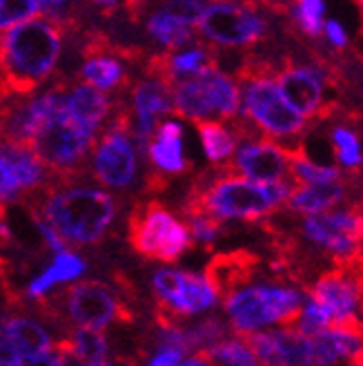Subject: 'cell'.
Listing matches in <instances>:
<instances>
[{
	"mask_svg": "<svg viewBox=\"0 0 363 366\" xmlns=\"http://www.w3.org/2000/svg\"><path fill=\"white\" fill-rule=\"evenodd\" d=\"M63 34L47 18H29L0 34V99L31 94L56 69Z\"/></svg>",
	"mask_w": 363,
	"mask_h": 366,
	"instance_id": "cell-1",
	"label": "cell"
},
{
	"mask_svg": "<svg viewBox=\"0 0 363 366\" xmlns=\"http://www.w3.org/2000/svg\"><path fill=\"white\" fill-rule=\"evenodd\" d=\"M295 183L287 181H252L241 174H221L208 186L196 188L188 201V212H205L214 219H254L279 210Z\"/></svg>",
	"mask_w": 363,
	"mask_h": 366,
	"instance_id": "cell-2",
	"label": "cell"
},
{
	"mask_svg": "<svg viewBox=\"0 0 363 366\" xmlns=\"http://www.w3.org/2000/svg\"><path fill=\"white\" fill-rule=\"evenodd\" d=\"M116 212V199L110 192L89 186H63L47 192L41 219L65 242L85 246L101 239L114 224Z\"/></svg>",
	"mask_w": 363,
	"mask_h": 366,
	"instance_id": "cell-3",
	"label": "cell"
},
{
	"mask_svg": "<svg viewBox=\"0 0 363 366\" xmlns=\"http://www.w3.org/2000/svg\"><path fill=\"white\" fill-rule=\"evenodd\" d=\"M174 112L190 121L234 119L241 112V89L214 63L198 74L172 83Z\"/></svg>",
	"mask_w": 363,
	"mask_h": 366,
	"instance_id": "cell-4",
	"label": "cell"
},
{
	"mask_svg": "<svg viewBox=\"0 0 363 366\" xmlns=\"http://www.w3.org/2000/svg\"><path fill=\"white\" fill-rule=\"evenodd\" d=\"M98 132L81 123L76 117H71L63 101H61V87H58V101L53 112L41 125V130L29 141V148L36 152L45 168H53L58 172H74L78 170L89 150L94 148Z\"/></svg>",
	"mask_w": 363,
	"mask_h": 366,
	"instance_id": "cell-5",
	"label": "cell"
},
{
	"mask_svg": "<svg viewBox=\"0 0 363 366\" xmlns=\"http://www.w3.org/2000/svg\"><path fill=\"white\" fill-rule=\"evenodd\" d=\"M303 295L283 286H243L225 300V310L237 333H252L270 324L292 326L301 313Z\"/></svg>",
	"mask_w": 363,
	"mask_h": 366,
	"instance_id": "cell-6",
	"label": "cell"
},
{
	"mask_svg": "<svg viewBox=\"0 0 363 366\" xmlns=\"http://www.w3.org/2000/svg\"><path fill=\"white\" fill-rule=\"evenodd\" d=\"M239 89L241 112L267 137L287 141L305 132V119L283 99L277 81L272 76L263 74V71H252Z\"/></svg>",
	"mask_w": 363,
	"mask_h": 366,
	"instance_id": "cell-7",
	"label": "cell"
},
{
	"mask_svg": "<svg viewBox=\"0 0 363 366\" xmlns=\"http://www.w3.org/2000/svg\"><path fill=\"white\" fill-rule=\"evenodd\" d=\"M130 244L154 262H176L192 246L190 228L160 204H145L130 217Z\"/></svg>",
	"mask_w": 363,
	"mask_h": 366,
	"instance_id": "cell-8",
	"label": "cell"
},
{
	"mask_svg": "<svg viewBox=\"0 0 363 366\" xmlns=\"http://www.w3.org/2000/svg\"><path fill=\"white\" fill-rule=\"evenodd\" d=\"M301 232L307 242L334 254L337 266H361V208L305 214Z\"/></svg>",
	"mask_w": 363,
	"mask_h": 366,
	"instance_id": "cell-9",
	"label": "cell"
},
{
	"mask_svg": "<svg viewBox=\"0 0 363 366\" xmlns=\"http://www.w3.org/2000/svg\"><path fill=\"white\" fill-rule=\"evenodd\" d=\"M94 177L107 188L125 190L138 174V148L130 137V114L121 112L92 148Z\"/></svg>",
	"mask_w": 363,
	"mask_h": 366,
	"instance_id": "cell-10",
	"label": "cell"
},
{
	"mask_svg": "<svg viewBox=\"0 0 363 366\" xmlns=\"http://www.w3.org/2000/svg\"><path fill=\"white\" fill-rule=\"evenodd\" d=\"M160 328L178 326V315H196L216 304V295L203 274L163 268L154 274Z\"/></svg>",
	"mask_w": 363,
	"mask_h": 366,
	"instance_id": "cell-11",
	"label": "cell"
},
{
	"mask_svg": "<svg viewBox=\"0 0 363 366\" xmlns=\"http://www.w3.org/2000/svg\"><path fill=\"white\" fill-rule=\"evenodd\" d=\"M196 27L203 39L221 47L254 45L267 31L265 21L252 7L230 3V0H216L205 5Z\"/></svg>",
	"mask_w": 363,
	"mask_h": 366,
	"instance_id": "cell-12",
	"label": "cell"
},
{
	"mask_svg": "<svg viewBox=\"0 0 363 366\" xmlns=\"http://www.w3.org/2000/svg\"><path fill=\"white\" fill-rule=\"evenodd\" d=\"M67 315L78 328L103 331L114 322H130L132 315L116 292L101 282H81L65 290Z\"/></svg>",
	"mask_w": 363,
	"mask_h": 366,
	"instance_id": "cell-13",
	"label": "cell"
},
{
	"mask_svg": "<svg viewBox=\"0 0 363 366\" xmlns=\"http://www.w3.org/2000/svg\"><path fill=\"white\" fill-rule=\"evenodd\" d=\"M310 297L330 313L332 322H352L361 304V266H337L323 272L310 288Z\"/></svg>",
	"mask_w": 363,
	"mask_h": 366,
	"instance_id": "cell-14",
	"label": "cell"
},
{
	"mask_svg": "<svg viewBox=\"0 0 363 366\" xmlns=\"http://www.w3.org/2000/svg\"><path fill=\"white\" fill-rule=\"evenodd\" d=\"M239 335L263 366H315L312 342L307 335L290 331V328L270 333L252 331Z\"/></svg>",
	"mask_w": 363,
	"mask_h": 366,
	"instance_id": "cell-15",
	"label": "cell"
},
{
	"mask_svg": "<svg viewBox=\"0 0 363 366\" xmlns=\"http://www.w3.org/2000/svg\"><path fill=\"white\" fill-rule=\"evenodd\" d=\"M232 166L237 174L252 181H285L290 174V152L270 139H252L250 134L234 150Z\"/></svg>",
	"mask_w": 363,
	"mask_h": 366,
	"instance_id": "cell-16",
	"label": "cell"
},
{
	"mask_svg": "<svg viewBox=\"0 0 363 366\" xmlns=\"http://www.w3.org/2000/svg\"><path fill=\"white\" fill-rule=\"evenodd\" d=\"M132 107H134V134L136 148H143L150 143L154 127L160 117H168L174 112L172 103V83L150 74L140 81L132 92Z\"/></svg>",
	"mask_w": 363,
	"mask_h": 366,
	"instance_id": "cell-17",
	"label": "cell"
},
{
	"mask_svg": "<svg viewBox=\"0 0 363 366\" xmlns=\"http://www.w3.org/2000/svg\"><path fill=\"white\" fill-rule=\"evenodd\" d=\"M283 99L303 119L321 117L325 105V74L310 65H290L275 79Z\"/></svg>",
	"mask_w": 363,
	"mask_h": 366,
	"instance_id": "cell-18",
	"label": "cell"
},
{
	"mask_svg": "<svg viewBox=\"0 0 363 366\" xmlns=\"http://www.w3.org/2000/svg\"><path fill=\"white\" fill-rule=\"evenodd\" d=\"M259 268V257H254L247 250H234V252H223L208 264L205 268V282L214 290L216 300H227L232 292L243 288L252 274Z\"/></svg>",
	"mask_w": 363,
	"mask_h": 366,
	"instance_id": "cell-19",
	"label": "cell"
},
{
	"mask_svg": "<svg viewBox=\"0 0 363 366\" xmlns=\"http://www.w3.org/2000/svg\"><path fill=\"white\" fill-rule=\"evenodd\" d=\"M148 154L152 166L165 174H180L188 170L185 143H183V125L178 121L156 123L154 134L148 143Z\"/></svg>",
	"mask_w": 363,
	"mask_h": 366,
	"instance_id": "cell-20",
	"label": "cell"
},
{
	"mask_svg": "<svg viewBox=\"0 0 363 366\" xmlns=\"http://www.w3.org/2000/svg\"><path fill=\"white\" fill-rule=\"evenodd\" d=\"M61 101L71 117H76L81 123L96 132H101L103 123L112 114V103L105 97V92L89 87L85 83L71 85L67 89L61 87Z\"/></svg>",
	"mask_w": 363,
	"mask_h": 366,
	"instance_id": "cell-21",
	"label": "cell"
},
{
	"mask_svg": "<svg viewBox=\"0 0 363 366\" xmlns=\"http://www.w3.org/2000/svg\"><path fill=\"white\" fill-rule=\"evenodd\" d=\"M348 194L343 179L328 183H297L287 194V208L299 214H317L332 210Z\"/></svg>",
	"mask_w": 363,
	"mask_h": 366,
	"instance_id": "cell-22",
	"label": "cell"
},
{
	"mask_svg": "<svg viewBox=\"0 0 363 366\" xmlns=\"http://www.w3.org/2000/svg\"><path fill=\"white\" fill-rule=\"evenodd\" d=\"M0 157H3L18 181L21 190H36L41 188L47 179L45 163L36 157V152L25 143H18L11 139H0Z\"/></svg>",
	"mask_w": 363,
	"mask_h": 366,
	"instance_id": "cell-23",
	"label": "cell"
},
{
	"mask_svg": "<svg viewBox=\"0 0 363 366\" xmlns=\"http://www.w3.org/2000/svg\"><path fill=\"white\" fill-rule=\"evenodd\" d=\"M85 270H87V264H85L83 257H78L76 252L61 250V252H56L53 262L29 284V295L31 297H43L56 284L78 280Z\"/></svg>",
	"mask_w": 363,
	"mask_h": 366,
	"instance_id": "cell-24",
	"label": "cell"
},
{
	"mask_svg": "<svg viewBox=\"0 0 363 366\" xmlns=\"http://www.w3.org/2000/svg\"><path fill=\"white\" fill-rule=\"evenodd\" d=\"M125 65L112 54H92L81 67V79L85 85L101 92H112L125 83Z\"/></svg>",
	"mask_w": 363,
	"mask_h": 366,
	"instance_id": "cell-25",
	"label": "cell"
},
{
	"mask_svg": "<svg viewBox=\"0 0 363 366\" xmlns=\"http://www.w3.org/2000/svg\"><path fill=\"white\" fill-rule=\"evenodd\" d=\"M196 130H198V137H201L203 152L212 163L221 166V163H227L232 159L234 150H237V145H239V139L237 134H232L221 121H214V119L196 121Z\"/></svg>",
	"mask_w": 363,
	"mask_h": 366,
	"instance_id": "cell-26",
	"label": "cell"
},
{
	"mask_svg": "<svg viewBox=\"0 0 363 366\" xmlns=\"http://www.w3.org/2000/svg\"><path fill=\"white\" fill-rule=\"evenodd\" d=\"M7 331L21 357L39 355L45 351H51V337L45 328L29 317H9Z\"/></svg>",
	"mask_w": 363,
	"mask_h": 366,
	"instance_id": "cell-27",
	"label": "cell"
},
{
	"mask_svg": "<svg viewBox=\"0 0 363 366\" xmlns=\"http://www.w3.org/2000/svg\"><path fill=\"white\" fill-rule=\"evenodd\" d=\"M148 34L158 45L168 47V49H180L192 43V27L183 25L180 21H176V18H172L170 14L160 11V9L150 14Z\"/></svg>",
	"mask_w": 363,
	"mask_h": 366,
	"instance_id": "cell-28",
	"label": "cell"
},
{
	"mask_svg": "<svg viewBox=\"0 0 363 366\" xmlns=\"http://www.w3.org/2000/svg\"><path fill=\"white\" fill-rule=\"evenodd\" d=\"M290 152V174L297 183H328L339 181L341 172L332 166H321L315 163L303 150H287Z\"/></svg>",
	"mask_w": 363,
	"mask_h": 366,
	"instance_id": "cell-29",
	"label": "cell"
},
{
	"mask_svg": "<svg viewBox=\"0 0 363 366\" xmlns=\"http://www.w3.org/2000/svg\"><path fill=\"white\" fill-rule=\"evenodd\" d=\"M212 360L223 362L227 366H259V360L254 357L250 351V346L243 340H234V337H223L219 342L210 344L208 349H203Z\"/></svg>",
	"mask_w": 363,
	"mask_h": 366,
	"instance_id": "cell-30",
	"label": "cell"
},
{
	"mask_svg": "<svg viewBox=\"0 0 363 366\" xmlns=\"http://www.w3.org/2000/svg\"><path fill=\"white\" fill-rule=\"evenodd\" d=\"M332 148L334 157L343 168L357 170L361 168V143L354 130L346 125H337L332 130Z\"/></svg>",
	"mask_w": 363,
	"mask_h": 366,
	"instance_id": "cell-31",
	"label": "cell"
},
{
	"mask_svg": "<svg viewBox=\"0 0 363 366\" xmlns=\"http://www.w3.org/2000/svg\"><path fill=\"white\" fill-rule=\"evenodd\" d=\"M297 23L303 34L307 36H319L323 31V18H325V3L323 0H299L297 9Z\"/></svg>",
	"mask_w": 363,
	"mask_h": 366,
	"instance_id": "cell-32",
	"label": "cell"
},
{
	"mask_svg": "<svg viewBox=\"0 0 363 366\" xmlns=\"http://www.w3.org/2000/svg\"><path fill=\"white\" fill-rule=\"evenodd\" d=\"M39 14V0H0V31Z\"/></svg>",
	"mask_w": 363,
	"mask_h": 366,
	"instance_id": "cell-33",
	"label": "cell"
},
{
	"mask_svg": "<svg viewBox=\"0 0 363 366\" xmlns=\"http://www.w3.org/2000/svg\"><path fill=\"white\" fill-rule=\"evenodd\" d=\"M158 9L170 14L172 18H176V21H180L183 25L194 27L205 9V0H165Z\"/></svg>",
	"mask_w": 363,
	"mask_h": 366,
	"instance_id": "cell-34",
	"label": "cell"
},
{
	"mask_svg": "<svg viewBox=\"0 0 363 366\" xmlns=\"http://www.w3.org/2000/svg\"><path fill=\"white\" fill-rule=\"evenodd\" d=\"M219 230H221L219 219H214L205 212H190V232L196 242L212 244L219 237Z\"/></svg>",
	"mask_w": 363,
	"mask_h": 366,
	"instance_id": "cell-35",
	"label": "cell"
},
{
	"mask_svg": "<svg viewBox=\"0 0 363 366\" xmlns=\"http://www.w3.org/2000/svg\"><path fill=\"white\" fill-rule=\"evenodd\" d=\"M74 5L76 0H39V11L47 21L56 23V21H65Z\"/></svg>",
	"mask_w": 363,
	"mask_h": 366,
	"instance_id": "cell-36",
	"label": "cell"
},
{
	"mask_svg": "<svg viewBox=\"0 0 363 366\" xmlns=\"http://www.w3.org/2000/svg\"><path fill=\"white\" fill-rule=\"evenodd\" d=\"M21 186L9 168V163L0 157V201H14L18 194H21Z\"/></svg>",
	"mask_w": 363,
	"mask_h": 366,
	"instance_id": "cell-37",
	"label": "cell"
},
{
	"mask_svg": "<svg viewBox=\"0 0 363 366\" xmlns=\"http://www.w3.org/2000/svg\"><path fill=\"white\" fill-rule=\"evenodd\" d=\"M21 355H18L16 346L9 337V331H7V320L0 317V366H14Z\"/></svg>",
	"mask_w": 363,
	"mask_h": 366,
	"instance_id": "cell-38",
	"label": "cell"
},
{
	"mask_svg": "<svg viewBox=\"0 0 363 366\" xmlns=\"http://www.w3.org/2000/svg\"><path fill=\"white\" fill-rule=\"evenodd\" d=\"M183 349L174 344H163V349L152 357V362L148 366H178L183 362Z\"/></svg>",
	"mask_w": 363,
	"mask_h": 366,
	"instance_id": "cell-39",
	"label": "cell"
},
{
	"mask_svg": "<svg viewBox=\"0 0 363 366\" xmlns=\"http://www.w3.org/2000/svg\"><path fill=\"white\" fill-rule=\"evenodd\" d=\"M323 29H325V39H328V43L337 49H343V47H348V31L346 27H343L339 21H328V23H323Z\"/></svg>",
	"mask_w": 363,
	"mask_h": 366,
	"instance_id": "cell-40",
	"label": "cell"
},
{
	"mask_svg": "<svg viewBox=\"0 0 363 366\" xmlns=\"http://www.w3.org/2000/svg\"><path fill=\"white\" fill-rule=\"evenodd\" d=\"M14 366H65V364H63V360L58 357V353L45 351V353H39V355L21 357Z\"/></svg>",
	"mask_w": 363,
	"mask_h": 366,
	"instance_id": "cell-41",
	"label": "cell"
},
{
	"mask_svg": "<svg viewBox=\"0 0 363 366\" xmlns=\"http://www.w3.org/2000/svg\"><path fill=\"white\" fill-rule=\"evenodd\" d=\"M212 357L201 349V351H198L196 355H192L190 360H185V362H180L178 366H212Z\"/></svg>",
	"mask_w": 363,
	"mask_h": 366,
	"instance_id": "cell-42",
	"label": "cell"
},
{
	"mask_svg": "<svg viewBox=\"0 0 363 366\" xmlns=\"http://www.w3.org/2000/svg\"><path fill=\"white\" fill-rule=\"evenodd\" d=\"M94 5H98V7H105V9H110V7H116V3L118 0H92Z\"/></svg>",
	"mask_w": 363,
	"mask_h": 366,
	"instance_id": "cell-43",
	"label": "cell"
},
{
	"mask_svg": "<svg viewBox=\"0 0 363 366\" xmlns=\"http://www.w3.org/2000/svg\"><path fill=\"white\" fill-rule=\"evenodd\" d=\"M87 366H112V364H107V362H96V364H87Z\"/></svg>",
	"mask_w": 363,
	"mask_h": 366,
	"instance_id": "cell-44",
	"label": "cell"
},
{
	"mask_svg": "<svg viewBox=\"0 0 363 366\" xmlns=\"http://www.w3.org/2000/svg\"><path fill=\"white\" fill-rule=\"evenodd\" d=\"M130 3H136V0H130Z\"/></svg>",
	"mask_w": 363,
	"mask_h": 366,
	"instance_id": "cell-45",
	"label": "cell"
}]
</instances>
